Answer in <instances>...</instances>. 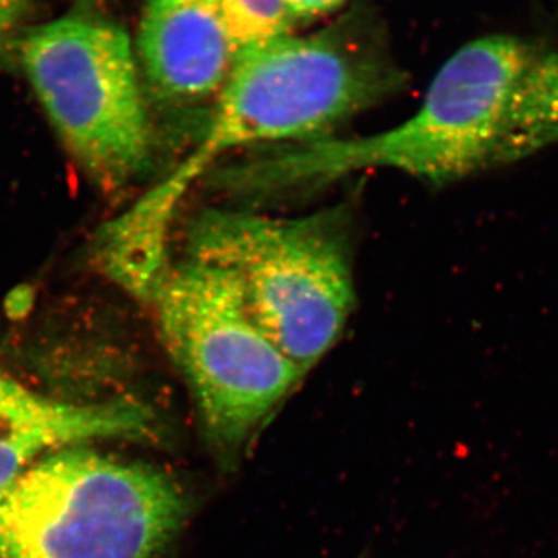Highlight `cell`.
<instances>
[{
    "mask_svg": "<svg viewBox=\"0 0 558 558\" xmlns=\"http://www.w3.org/2000/svg\"><path fill=\"white\" fill-rule=\"evenodd\" d=\"M156 424L153 411L142 403L69 402L0 373V490L50 451L102 440L148 439Z\"/></svg>",
    "mask_w": 558,
    "mask_h": 558,
    "instance_id": "8",
    "label": "cell"
},
{
    "mask_svg": "<svg viewBox=\"0 0 558 558\" xmlns=\"http://www.w3.org/2000/svg\"><path fill=\"white\" fill-rule=\"evenodd\" d=\"M20 57L65 148L102 189L145 170L153 131L128 33L70 13L25 33Z\"/></svg>",
    "mask_w": 558,
    "mask_h": 558,
    "instance_id": "6",
    "label": "cell"
},
{
    "mask_svg": "<svg viewBox=\"0 0 558 558\" xmlns=\"http://www.w3.org/2000/svg\"><path fill=\"white\" fill-rule=\"evenodd\" d=\"M220 3L238 57L288 36L295 22L286 0H220Z\"/></svg>",
    "mask_w": 558,
    "mask_h": 558,
    "instance_id": "9",
    "label": "cell"
},
{
    "mask_svg": "<svg viewBox=\"0 0 558 558\" xmlns=\"http://www.w3.org/2000/svg\"><path fill=\"white\" fill-rule=\"evenodd\" d=\"M343 2L344 0H286L295 21L301 17H314L329 13V11L339 9Z\"/></svg>",
    "mask_w": 558,
    "mask_h": 558,
    "instance_id": "11",
    "label": "cell"
},
{
    "mask_svg": "<svg viewBox=\"0 0 558 558\" xmlns=\"http://www.w3.org/2000/svg\"><path fill=\"white\" fill-rule=\"evenodd\" d=\"M78 444L0 490V558H157L182 526L171 475Z\"/></svg>",
    "mask_w": 558,
    "mask_h": 558,
    "instance_id": "3",
    "label": "cell"
},
{
    "mask_svg": "<svg viewBox=\"0 0 558 558\" xmlns=\"http://www.w3.org/2000/svg\"><path fill=\"white\" fill-rule=\"evenodd\" d=\"M138 58L159 100L186 105L218 95L238 58L220 0H146Z\"/></svg>",
    "mask_w": 558,
    "mask_h": 558,
    "instance_id": "7",
    "label": "cell"
},
{
    "mask_svg": "<svg viewBox=\"0 0 558 558\" xmlns=\"http://www.w3.org/2000/svg\"><path fill=\"white\" fill-rule=\"evenodd\" d=\"M403 75L371 25L341 21L315 35L270 40L244 51L196 148L124 215L150 245H167L175 213L194 183L236 149L293 145L323 137L373 108Z\"/></svg>",
    "mask_w": 558,
    "mask_h": 558,
    "instance_id": "2",
    "label": "cell"
},
{
    "mask_svg": "<svg viewBox=\"0 0 558 558\" xmlns=\"http://www.w3.org/2000/svg\"><path fill=\"white\" fill-rule=\"evenodd\" d=\"M558 143V51L515 36L459 49L421 108L362 137L281 146L263 163L275 193L314 189L354 172L392 170L442 186L527 159Z\"/></svg>",
    "mask_w": 558,
    "mask_h": 558,
    "instance_id": "1",
    "label": "cell"
},
{
    "mask_svg": "<svg viewBox=\"0 0 558 558\" xmlns=\"http://www.w3.org/2000/svg\"><path fill=\"white\" fill-rule=\"evenodd\" d=\"M186 258L226 271L256 325L303 374L354 310L347 231L333 211L270 218L205 209L191 222Z\"/></svg>",
    "mask_w": 558,
    "mask_h": 558,
    "instance_id": "4",
    "label": "cell"
},
{
    "mask_svg": "<svg viewBox=\"0 0 558 558\" xmlns=\"http://www.w3.org/2000/svg\"><path fill=\"white\" fill-rule=\"evenodd\" d=\"M31 14L28 0H0V44L10 38Z\"/></svg>",
    "mask_w": 558,
    "mask_h": 558,
    "instance_id": "10",
    "label": "cell"
},
{
    "mask_svg": "<svg viewBox=\"0 0 558 558\" xmlns=\"http://www.w3.org/2000/svg\"><path fill=\"white\" fill-rule=\"evenodd\" d=\"M148 300L209 444L236 457L304 374L256 325L226 271L190 258L170 264Z\"/></svg>",
    "mask_w": 558,
    "mask_h": 558,
    "instance_id": "5",
    "label": "cell"
}]
</instances>
